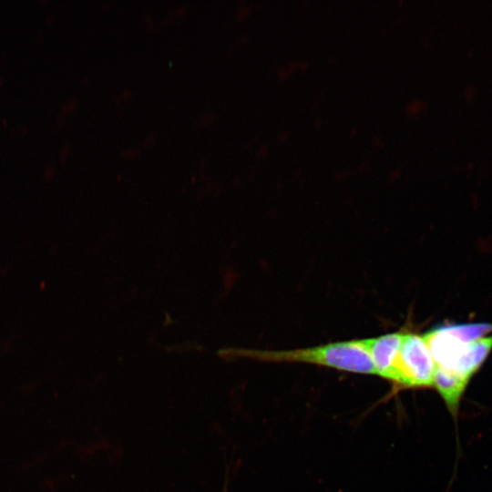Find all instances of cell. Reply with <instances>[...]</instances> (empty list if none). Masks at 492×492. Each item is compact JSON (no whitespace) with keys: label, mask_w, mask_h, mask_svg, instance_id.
Returning <instances> with one entry per match:
<instances>
[{"label":"cell","mask_w":492,"mask_h":492,"mask_svg":"<svg viewBox=\"0 0 492 492\" xmlns=\"http://www.w3.org/2000/svg\"><path fill=\"white\" fill-rule=\"evenodd\" d=\"M490 333V323H444L427 330L422 335L436 364L435 377L466 388L477 373L469 360L470 343Z\"/></svg>","instance_id":"6da1fadb"},{"label":"cell","mask_w":492,"mask_h":492,"mask_svg":"<svg viewBox=\"0 0 492 492\" xmlns=\"http://www.w3.org/2000/svg\"><path fill=\"white\" fill-rule=\"evenodd\" d=\"M239 354L261 361L309 364L348 373L376 375L362 339L292 350H242Z\"/></svg>","instance_id":"7a4b0ae2"},{"label":"cell","mask_w":492,"mask_h":492,"mask_svg":"<svg viewBox=\"0 0 492 492\" xmlns=\"http://www.w3.org/2000/svg\"><path fill=\"white\" fill-rule=\"evenodd\" d=\"M436 364L422 334L405 333L391 382L406 388L434 387Z\"/></svg>","instance_id":"3957f363"},{"label":"cell","mask_w":492,"mask_h":492,"mask_svg":"<svg viewBox=\"0 0 492 492\" xmlns=\"http://www.w3.org/2000/svg\"><path fill=\"white\" fill-rule=\"evenodd\" d=\"M405 333L398 331L376 337L362 339L374 365L376 375L391 381L395 359L399 353Z\"/></svg>","instance_id":"277c9868"},{"label":"cell","mask_w":492,"mask_h":492,"mask_svg":"<svg viewBox=\"0 0 492 492\" xmlns=\"http://www.w3.org/2000/svg\"><path fill=\"white\" fill-rule=\"evenodd\" d=\"M222 492H228V491H227V487H224V489H223Z\"/></svg>","instance_id":"5b68a950"}]
</instances>
